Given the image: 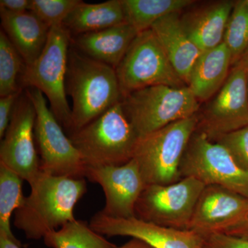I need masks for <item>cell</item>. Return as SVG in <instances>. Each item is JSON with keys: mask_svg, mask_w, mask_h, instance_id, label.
<instances>
[{"mask_svg": "<svg viewBox=\"0 0 248 248\" xmlns=\"http://www.w3.org/2000/svg\"><path fill=\"white\" fill-rule=\"evenodd\" d=\"M71 36L62 26L50 28L43 51L32 64L25 66L20 78L22 89L43 93L57 120L67 133L72 125L71 107L66 91V77Z\"/></svg>", "mask_w": 248, "mask_h": 248, "instance_id": "obj_5", "label": "cell"}, {"mask_svg": "<svg viewBox=\"0 0 248 248\" xmlns=\"http://www.w3.org/2000/svg\"><path fill=\"white\" fill-rule=\"evenodd\" d=\"M22 245L15 242L4 234H0V248H21Z\"/></svg>", "mask_w": 248, "mask_h": 248, "instance_id": "obj_34", "label": "cell"}, {"mask_svg": "<svg viewBox=\"0 0 248 248\" xmlns=\"http://www.w3.org/2000/svg\"><path fill=\"white\" fill-rule=\"evenodd\" d=\"M30 195L14 213V226L29 239H43L76 219L74 209L87 191L85 178L58 177L42 172L29 183Z\"/></svg>", "mask_w": 248, "mask_h": 248, "instance_id": "obj_1", "label": "cell"}, {"mask_svg": "<svg viewBox=\"0 0 248 248\" xmlns=\"http://www.w3.org/2000/svg\"><path fill=\"white\" fill-rule=\"evenodd\" d=\"M138 32L128 24L71 37V45L97 61L116 67Z\"/></svg>", "mask_w": 248, "mask_h": 248, "instance_id": "obj_18", "label": "cell"}, {"mask_svg": "<svg viewBox=\"0 0 248 248\" xmlns=\"http://www.w3.org/2000/svg\"><path fill=\"white\" fill-rule=\"evenodd\" d=\"M234 3L229 0L213 1L180 15L184 31L202 53L223 42Z\"/></svg>", "mask_w": 248, "mask_h": 248, "instance_id": "obj_16", "label": "cell"}, {"mask_svg": "<svg viewBox=\"0 0 248 248\" xmlns=\"http://www.w3.org/2000/svg\"><path fill=\"white\" fill-rule=\"evenodd\" d=\"M66 91L72 100L70 133L95 120L122 100L115 68L86 56L71 45Z\"/></svg>", "mask_w": 248, "mask_h": 248, "instance_id": "obj_2", "label": "cell"}, {"mask_svg": "<svg viewBox=\"0 0 248 248\" xmlns=\"http://www.w3.org/2000/svg\"><path fill=\"white\" fill-rule=\"evenodd\" d=\"M248 217V198L217 185L205 186L199 197L188 230L207 235L223 233Z\"/></svg>", "mask_w": 248, "mask_h": 248, "instance_id": "obj_15", "label": "cell"}, {"mask_svg": "<svg viewBox=\"0 0 248 248\" xmlns=\"http://www.w3.org/2000/svg\"><path fill=\"white\" fill-rule=\"evenodd\" d=\"M235 66L241 67L246 71L248 69V48L246 50V53H244V55H243L242 58H241V60L238 62V63Z\"/></svg>", "mask_w": 248, "mask_h": 248, "instance_id": "obj_35", "label": "cell"}, {"mask_svg": "<svg viewBox=\"0 0 248 248\" xmlns=\"http://www.w3.org/2000/svg\"><path fill=\"white\" fill-rule=\"evenodd\" d=\"M246 75H247V83H248V69L246 70Z\"/></svg>", "mask_w": 248, "mask_h": 248, "instance_id": "obj_37", "label": "cell"}, {"mask_svg": "<svg viewBox=\"0 0 248 248\" xmlns=\"http://www.w3.org/2000/svg\"><path fill=\"white\" fill-rule=\"evenodd\" d=\"M198 122L197 114L139 138L133 159L146 185H168L182 179L181 161Z\"/></svg>", "mask_w": 248, "mask_h": 248, "instance_id": "obj_6", "label": "cell"}, {"mask_svg": "<svg viewBox=\"0 0 248 248\" xmlns=\"http://www.w3.org/2000/svg\"><path fill=\"white\" fill-rule=\"evenodd\" d=\"M203 248H248V239L225 233L203 235Z\"/></svg>", "mask_w": 248, "mask_h": 248, "instance_id": "obj_29", "label": "cell"}, {"mask_svg": "<svg viewBox=\"0 0 248 248\" xmlns=\"http://www.w3.org/2000/svg\"><path fill=\"white\" fill-rule=\"evenodd\" d=\"M125 22L137 32L151 29L168 15L181 13L195 4L192 0H121Z\"/></svg>", "mask_w": 248, "mask_h": 248, "instance_id": "obj_22", "label": "cell"}, {"mask_svg": "<svg viewBox=\"0 0 248 248\" xmlns=\"http://www.w3.org/2000/svg\"><path fill=\"white\" fill-rule=\"evenodd\" d=\"M22 90L9 95L0 97V138L1 140L4 138L6 129L9 126L15 105Z\"/></svg>", "mask_w": 248, "mask_h": 248, "instance_id": "obj_30", "label": "cell"}, {"mask_svg": "<svg viewBox=\"0 0 248 248\" xmlns=\"http://www.w3.org/2000/svg\"><path fill=\"white\" fill-rule=\"evenodd\" d=\"M35 119L33 103L27 90L23 89L0 145V163L29 184L40 172L35 139Z\"/></svg>", "mask_w": 248, "mask_h": 248, "instance_id": "obj_11", "label": "cell"}, {"mask_svg": "<svg viewBox=\"0 0 248 248\" xmlns=\"http://www.w3.org/2000/svg\"><path fill=\"white\" fill-rule=\"evenodd\" d=\"M127 24L121 0L97 4L81 1L68 15L62 27L71 37Z\"/></svg>", "mask_w": 248, "mask_h": 248, "instance_id": "obj_21", "label": "cell"}, {"mask_svg": "<svg viewBox=\"0 0 248 248\" xmlns=\"http://www.w3.org/2000/svg\"><path fill=\"white\" fill-rule=\"evenodd\" d=\"M68 136L86 167L93 168L127 164L139 140L121 102Z\"/></svg>", "mask_w": 248, "mask_h": 248, "instance_id": "obj_3", "label": "cell"}, {"mask_svg": "<svg viewBox=\"0 0 248 248\" xmlns=\"http://www.w3.org/2000/svg\"><path fill=\"white\" fill-rule=\"evenodd\" d=\"M205 186L190 177L168 185H146L135 205V217L158 226L188 230Z\"/></svg>", "mask_w": 248, "mask_h": 248, "instance_id": "obj_9", "label": "cell"}, {"mask_svg": "<svg viewBox=\"0 0 248 248\" xmlns=\"http://www.w3.org/2000/svg\"><path fill=\"white\" fill-rule=\"evenodd\" d=\"M181 13L168 15L152 26L178 76L187 85L192 68L202 51L189 38L180 20Z\"/></svg>", "mask_w": 248, "mask_h": 248, "instance_id": "obj_17", "label": "cell"}, {"mask_svg": "<svg viewBox=\"0 0 248 248\" xmlns=\"http://www.w3.org/2000/svg\"><path fill=\"white\" fill-rule=\"evenodd\" d=\"M25 89L35 109V139L40 170L58 177L85 178L86 166L50 110L46 98L38 90Z\"/></svg>", "mask_w": 248, "mask_h": 248, "instance_id": "obj_8", "label": "cell"}, {"mask_svg": "<svg viewBox=\"0 0 248 248\" xmlns=\"http://www.w3.org/2000/svg\"><path fill=\"white\" fill-rule=\"evenodd\" d=\"M31 0H1L0 9L12 14H22L29 11Z\"/></svg>", "mask_w": 248, "mask_h": 248, "instance_id": "obj_31", "label": "cell"}, {"mask_svg": "<svg viewBox=\"0 0 248 248\" xmlns=\"http://www.w3.org/2000/svg\"><path fill=\"white\" fill-rule=\"evenodd\" d=\"M215 142L224 147L236 164L248 172V125L222 135Z\"/></svg>", "mask_w": 248, "mask_h": 248, "instance_id": "obj_28", "label": "cell"}, {"mask_svg": "<svg viewBox=\"0 0 248 248\" xmlns=\"http://www.w3.org/2000/svg\"><path fill=\"white\" fill-rule=\"evenodd\" d=\"M89 225L103 236H130L153 248H203V238L195 232L158 226L136 217L115 218L99 211L91 218Z\"/></svg>", "mask_w": 248, "mask_h": 248, "instance_id": "obj_14", "label": "cell"}, {"mask_svg": "<svg viewBox=\"0 0 248 248\" xmlns=\"http://www.w3.org/2000/svg\"><path fill=\"white\" fill-rule=\"evenodd\" d=\"M244 2L245 6H246V9H247L248 11V0H244Z\"/></svg>", "mask_w": 248, "mask_h": 248, "instance_id": "obj_36", "label": "cell"}, {"mask_svg": "<svg viewBox=\"0 0 248 248\" xmlns=\"http://www.w3.org/2000/svg\"><path fill=\"white\" fill-rule=\"evenodd\" d=\"M114 248H153L152 246H150L148 244H146L144 241H141V240L135 239L133 238L130 241L125 243V244L122 245V246H116Z\"/></svg>", "mask_w": 248, "mask_h": 248, "instance_id": "obj_33", "label": "cell"}, {"mask_svg": "<svg viewBox=\"0 0 248 248\" xmlns=\"http://www.w3.org/2000/svg\"><path fill=\"white\" fill-rule=\"evenodd\" d=\"M197 130L211 141L222 135L248 125V88L246 71L232 67L226 82L207 104L197 113Z\"/></svg>", "mask_w": 248, "mask_h": 248, "instance_id": "obj_12", "label": "cell"}, {"mask_svg": "<svg viewBox=\"0 0 248 248\" xmlns=\"http://www.w3.org/2000/svg\"><path fill=\"white\" fill-rule=\"evenodd\" d=\"M181 177H194L205 186L217 185L248 198V172L236 164L224 147L195 130L183 155Z\"/></svg>", "mask_w": 248, "mask_h": 248, "instance_id": "obj_10", "label": "cell"}, {"mask_svg": "<svg viewBox=\"0 0 248 248\" xmlns=\"http://www.w3.org/2000/svg\"><path fill=\"white\" fill-rule=\"evenodd\" d=\"M81 0H31L29 11L49 28L62 26Z\"/></svg>", "mask_w": 248, "mask_h": 248, "instance_id": "obj_27", "label": "cell"}, {"mask_svg": "<svg viewBox=\"0 0 248 248\" xmlns=\"http://www.w3.org/2000/svg\"><path fill=\"white\" fill-rule=\"evenodd\" d=\"M223 42L231 54L233 67L248 48V11L244 0L235 1L225 30Z\"/></svg>", "mask_w": 248, "mask_h": 248, "instance_id": "obj_26", "label": "cell"}, {"mask_svg": "<svg viewBox=\"0 0 248 248\" xmlns=\"http://www.w3.org/2000/svg\"><path fill=\"white\" fill-rule=\"evenodd\" d=\"M23 181L17 173L0 163V234L20 245V241L11 231V218L25 200L22 192Z\"/></svg>", "mask_w": 248, "mask_h": 248, "instance_id": "obj_24", "label": "cell"}, {"mask_svg": "<svg viewBox=\"0 0 248 248\" xmlns=\"http://www.w3.org/2000/svg\"><path fill=\"white\" fill-rule=\"evenodd\" d=\"M199 102L188 86L166 85L136 90L121 100L124 114L139 138L197 115Z\"/></svg>", "mask_w": 248, "mask_h": 248, "instance_id": "obj_4", "label": "cell"}, {"mask_svg": "<svg viewBox=\"0 0 248 248\" xmlns=\"http://www.w3.org/2000/svg\"><path fill=\"white\" fill-rule=\"evenodd\" d=\"M1 25L26 66L40 57L48 40L50 28L31 11L12 14L0 9Z\"/></svg>", "mask_w": 248, "mask_h": 248, "instance_id": "obj_19", "label": "cell"}, {"mask_svg": "<svg viewBox=\"0 0 248 248\" xmlns=\"http://www.w3.org/2000/svg\"><path fill=\"white\" fill-rule=\"evenodd\" d=\"M223 233L248 239V217L244 221L240 222L236 226L226 230Z\"/></svg>", "mask_w": 248, "mask_h": 248, "instance_id": "obj_32", "label": "cell"}, {"mask_svg": "<svg viewBox=\"0 0 248 248\" xmlns=\"http://www.w3.org/2000/svg\"><path fill=\"white\" fill-rule=\"evenodd\" d=\"M50 248H114L116 245L94 231L89 223L75 219L49 232L44 238Z\"/></svg>", "mask_w": 248, "mask_h": 248, "instance_id": "obj_23", "label": "cell"}, {"mask_svg": "<svg viewBox=\"0 0 248 248\" xmlns=\"http://www.w3.org/2000/svg\"><path fill=\"white\" fill-rule=\"evenodd\" d=\"M25 63L7 35L0 31V97L19 92V86Z\"/></svg>", "mask_w": 248, "mask_h": 248, "instance_id": "obj_25", "label": "cell"}, {"mask_svg": "<svg viewBox=\"0 0 248 248\" xmlns=\"http://www.w3.org/2000/svg\"><path fill=\"white\" fill-rule=\"evenodd\" d=\"M85 178L102 187L106 198L103 214L115 218H135V205L146 186L135 160L122 166L86 167Z\"/></svg>", "mask_w": 248, "mask_h": 248, "instance_id": "obj_13", "label": "cell"}, {"mask_svg": "<svg viewBox=\"0 0 248 248\" xmlns=\"http://www.w3.org/2000/svg\"><path fill=\"white\" fill-rule=\"evenodd\" d=\"M122 98L156 85L187 86L178 76L151 29L139 32L115 68Z\"/></svg>", "mask_w": 248, "mask_h": 248, "instance_id": "obj_7", "label": "cell"}, {"mask_svg": "<svg viewBox=\"0 0 248 248\" xmlns=\"http://www.w3.org/2000/svg\"><path fill=\"white\" fill-rule=\"evenodd\" d=\"M231 66V54L223 42L202 52L187 84L199 102L208 100L218 93L229 76Z\"/></svg>", "mask_w": 248, "mask_h": 248, "instance_id": "obj_20", "label": "cell"}]
</instances>
